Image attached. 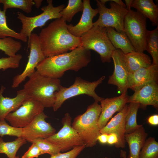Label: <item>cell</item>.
<instances>
[{"instance_id":"cell-1","label":"cell","mask_w":158,"mask_h":158,"mask_svg":"<svg viewBox=\"0 0 158 158\" xmlns=\"http://www.w3.org/2000/svg\"><path fill=\"white\" fill-rule=\"evenodd\" d=\"M67 25L66 21L61 18L42 30L38 36L45 57L64 53L81 47L80 37L71 34Z\"/></svg>"},{"instance_id":"cell-2","label":"cell","mask_w":158,"mask_h":158,"mask_svg":"<svg viewBox=\"0 0 158 158\" xmlns=\"http://www.w3.org/2000/svg\"><path fill=\"white\" fill-rule=\"evenodd\" d=\"M91 61L90 50L81 47L70 52L46 57L36 67V71L44 76L59 79L67 71H78Z\"/></svg>"},{"instance_id":"cell-3","label":"cell","mask_w":158,"mask_h":158,"mask_svg":"<svg viewBox=\"0 0 158 158\" xmlns=\"http://www.w3.org/2000/svg\"><path fill=\"white\" fill-rule=\"evenodd\" d=\"M28 77L23 89L44 108L52 107L55 101V93L62 86L60 80L44 76L36 71Z\"/></svg>"},{"instance_id":"cell-4","label":"cell","mask_w":158,"mask_h":158,"mask_svg":"<svg viewBox=\"0 0 158 158\" xmlns=\"http://www.w3.org/2000/svg\"><path fill=\"white\" fill-rule=\"evenodd\" d=\"M101 111L100 105L94 102L89 106L83 114L76 116L71 124L83 141L85 147L95 145L101 134L98 120Z\"/></svg>"},{"instance_id":"cell-5","label":"cell","mask_w":158,"mask_h":158,"mask_svg":"<svg viewBox=\"0 0 158 158\" xmlns=\"http://www.w3.org/2000/svg\"><path fill=\"white\" fill-rule=\"evenodd\" d=\"M81 47L99 54L103 63H110L112 55L116 49L107 35L106 28L93 26L80 37Z\"/></svg>"},{"instance_id":"cell-6","label":"cell","mask_w":158,"mask_h":158,"mask_svg":"<svg viewBox=\"0 0 158 158\" xmlns=\"http://www.w3.org/2000/svg\"><path fill=\"white\" fill-rule=\"evenodd\" d=\"M105 78L104 76H102L96 81L90 82L80 77H76L73 84L69 87L62 86L59 90L55 93V101L52 107L54 111L57 110L67 99L81 95H87L92 97L95 102H100L104 98L99 97L95 90Z\"/></svg>"},{"instance_id":"cell-7","label":"cell","mask_w":158,"mask_h":158,"mask_svg":"<svg viewBox=\"0 0 158 158\" xmlns=\"http://www.w3.org/2000/svg\"><path fill=\"white\" fill-rule=\"evenodd\" d=\"M124 21V31L136 51L146 50V18L137 11L129 9Z\"/></svg>"},{"instance_id":"cell-8","label":"cell","mask_w":158,"mask_h":158,"mask_svg":"<svg viewBox=\"0 0 158 158\" xmlns=\"http://www.w3.org/2000/svg\"><path fill=\"white\" fill-rule=\"evenodd\" d=\"M47 2L48 5L41 9L43 12L36 16L27 17L21 12H17L18 18L20 20L22 24L20 33L28 39V44L32 32L35 28L37 27L42 28L50 20L61 18L60 12L64 8L65 5L62 4L55 7L53 6V0H47Z\"/></svg>"},{"instance_id":"cell-9","label":"cell","mask_w":158,"mask_h":158,"mask_svg":"<svg viewBox=\"0 0 158 158\" xmlns=\"http://www.w3.org/2000/svg\"><path fill=\"white\" fill-rule=\"evenodd\" d=\"M96 1L99 16L93 23V26L102 28L111 27L119 32L124 31V21L128 10L111 0H107V1H110V8L106 7L100 0Z\"/></svg>"},{"instance_id":"cell-10","label":"cell","mask_w":158,"mask_h":158,"mask_svg":"<svg viewBox=\"0 0 158 158\" xmlns=\"http://www.w3.org/2000/svg\"><path fill=\"white\" fill-rule=\"evenodd\" d=\"M71 120L70 114L66 113L61 121L62 128L57 133L45 139L57 146L62 152L85 145L78 133L72 127Z\"/></svg>"},{"instance_id":"cell-11","label":"cell","mask_w":158,"mask_h":158,"mask_svg":"<svg viewBox=\"0 0 158 158\" xmlns=\"http://www.w3.org/2000/svg\"><path fill=\"white\" fill-rule=\"evenodd\" d=\"M44 108L38 101L30 97L16 110L9 114L5 119L13 126L23 128L43 111Z\"/></svg>"},{"instance_id":"cell-12","label":"cell","mask_w":158,"mask_h":158,"mask_svg":"<svg viewBox=\"0 0 158 158\" xmlns=\"http://www.w3.org/2000/svg\"><path fill=\"white\" fill-rule=\"evenodd\" d=\"M28 44L30 52L28 62L25 68L20 74L16 76L13 79L12 87L15 88L18 86L27 77H29L36 71L38 65L46 58L42 50L39 36L32 33Z\"/></svg>"},{"instance_id":"cell-13","label":"cell","mask_w":158,"mask_h":158,"mask_svg":"<svg viewBox=\"0 0 158 158\" xmlns=\"http://www.w3.org/2000/svg\"><path fill=\"white\" fill-rule=\"evenodd\" d=\"M48 117L43 111L37 115L30 123L23 128L21 137L31 143L35 139H46L54 135L56 130L46 121Z\"/></svg>"},{"instance_id":"cell-14","label":"cell","mask_w":158,"mask_h":158,"mask_svg":"<svg viewBox=\"0 0 158 158\" xmlns=\"http://www.w3.org/2000/svg\"><path fill=\"white\" fill-rule=\"evenodd\" d=\"M123 53L120 49H116L113 52V59L114 70L112 75L109 76L108 84L116 86L121 95L127 94L128 89V72L123 59Z\"/></svg>"},{"instance_id":"cell-15","label":"cell","mask_w":158,"mask_h":158,"mask_svg":"<svg viewBox=\"0 0 158 158\" xmlns=\"http://www.w3.org/2000/svg\"><path fill=\"white\" fill-rule=\"evenodd\" d=\"M128 97L127 94L121 95L118 97L104 98L100 102L101 111L98 120L100 130L106 126L114 114L123 109L128 102Z\"/></svg>"},{"instance_id":"cell-16","label":"cell","mask_w":158,"mask_h":158,"mask_svg":"<svg viewBox=\"0 0 158 158\" xmlns=\"http://www.w3.org/2000/svg\"><path fill=\"white\" fill-rule=\"evenodd\" d=\"M128 109L126 104L123 109L113 117L103 128L101 129V134H108L111 133L116 134L118 141L114 145L117 148H123L126 147L125 139V118Z\"/></svg>"},{"instance_id":"cell-17","label":"cell","mask_w":158,"mask_h":158,"mask_svg":"<svg viewBox=\"0 0 158 158\" xmlns=\"http://www.w3.org/2000/svg\"><path fill=\"white\" fill-rule=\"evenodd\" d=\"M158 66L152 65L147 68H142L128 74V89L135 91L145 85L153 82H158Z\"/></svg>"},{"instance_id":"cell-18","label":"cell","mask_w":158,"mask_h":158,"mask_svg":"<svg viewBox=\"0 0 158 158\" xmlns=\"http://www.w3.org/2000/svg\"><path fill=\"white\" fill-rule=\"evenodd\" d=\"M138 103L140 106L146 107L151 105L156 109L158 108V82H153L143 86L135 91L129 97L128 103Z\"/></svg>"},{"instance_id":"cell-19","label":"cell","mask_w":158,"mask_h":158,"mask_svg":"<svg viewBox=\"0 0 158 158\" xmlns=\"http://www.w3.org/2000/svg\"><path fill=\"white\" fill-rule=\"evenodd\" d=\"M83 9L81 18L76 25L72 24L67 25V28L69 32L73 36L80 37L84 34L90 29L93 26L92 19L98 13V9H94L90 4L89 0L83 1Z\"/></svg>"},{"instance_id":"cell-20","label":"cell","mask_w":158,"mask_h":158,"mask_svg":"<svg viewBox=\"0 0 158 158\" xmlns=\"http://www.w3.org/2000/svg\"><path fill=\"white\" fill-rule=\"evenodd\" d=\"M5 89L2 85L0 90V121L5 119L9 114L16 110L30 97L23 88L17 92L14 97H5L3 95Z\"/></svg>"},{"instance_id":"cell-21","label":"cell","mask_w":158,"mask_h":158,"mask_svg":"<svg viewBox=\"0 0 158 158\" xmlns=\"http://www.w3.org/2000/svg\"><path fill=\"white\" fill-rule=\"evenodd\" d=\"M147 136L142 125L134 132L125 134V140L128 144L129 150L127 158H139L140 152Z\"/></svg>"},{"instance_id":"cell-22","label":"cell","mask_w":158,"mask_h":158,"mask_svg":"<svg viewBox=\"0 0 158 158\" xmlns=\"http://www.w3.org/2000/svg\"><path fill=\"white\" fill-rule=\"evenodd\" d=\"M123 59L128 74L142 68L149 67L152 64L150 58L143 52L135 51L123 54Z\"/></svg>"},{"instance_id":"cell-23","label":"cell","mask_w":158,"mask_h":158,"mask_svg":"<svg viewBox=\"0 0 158 158\" xmlns=\"http://www.w3.org/2000/svg\"><path fill=\"white\" fill-rule=\"evenodd\" d=\"M106 28L108 37L116 49L120 50L124 54L136 51L124 31L119 32L113 28Z\"/></svg>"},{"instance_id":"cell-24","label":"cell","mask_w":158,"mask_h":158,"mask_svg":"<svg viewBox=\"0 0 158 158\" xmlns=\"http://www.w3.org/2000/svg\"><path fill=\"white\" fill-rule=\"evenodd\" d=\"M130 7L148 18L153 25L158 26V7L153 0H132Z\"/></svg>"},{"instance_id":"cell-25","label":"cell","mask_w":158,"mask_h":158,"mask_svg":"<svg viewBox=\"0 0 158 158\" xmlns=\"http://www.w3.org/2000/svg\"><path fill=\"white\" fill-rule=\"evenodd\" d=\"M146 50L152 58V65L158 66V26L148 30L146 39Z\"/></svg>"},{"instance_id":"cell-26","label":"cell","mask_w":158,"mask_h":158,"mask_svg":"<svg viewBox=\"0 0 158 158\" xmlns=\"http://www.w3.org/2000/svg\"><path fill=\"white\" fill-rule=\"evenodd\" d=\"M27 142L22 137H20L13 141L6 142L0 137V154H5L8 158H15L19 149Z\"/></svg>"},{"instance_id":"cell-27","label":"cell","mask_w":158,"mask_h":158,"mask_svg":"<svg viewBox=\"0 0 158 158\" xmlns=\"http://www.w3.org/2000/svg\"><path fill=\"white\" fill-rule=\"evenodd\" d=\"M140 104L138 103H130L125 118V134L131 133L140 127L142 125H138L137 122V116Z\"/></svg>"},{"instance_id":"cell-28","label":"cell","mask_w":158,"mask_h":158,"mask_svg":"<svg viewBox=\"0 0 158 158\" xmlns=\"http://www.w3.org/2000/svg\"><path fill=\"white\" fill-rule=\"evenodd\" d=\"M6 11H1L0 8V39L6 37L14 38L24 42L28 41V39L10 29L8 26L6 22Z\"/></svg>"},{"instance_id":"cell-29","label":"cell","mask_w":158,"mask_h":158,"mask_svg":"<svg viewBox=\"0 0 158 158\" xmlns=\"http://www.w3.org/2000/svg\"><path fill=\"white\" fill-rule=\"evenodd\" d=\"M83 1L81 0H69L68 5L60 12L61 18L66 21L71 22L75 15L79 12H83Z\"/></svg>"},{"instance_id":"cell-30","label":"cell","mask_w":158,"mask_h":158,"mask_svg":"<svg viewBox=\"0 0 158 158\" xmlns=\"http://www.w3.org/2000/svg\"><path fill=\"white\" fill-rule=\"evenodd\" d=\"M0 4L3 5V10L8 8H17L29 13L32 11L35 3L32 0H0Z\"/></svg>"},{"instance_id":"cell-31","label":"cell","mask_w":158,"mask_h":158,"mask_svg":"<svg viewBox=\"0 0 158 158\" xmlns=\"http://www.w3.org/2000/svg\"><path fill=\"white\" fill-rule=\"evenodd\" d=\"M139 158H158V142L155 138L150 137L146 139Z\"/></svg>"},{"instance_id":"cell-32","label":"cell","mask_w":158,"mask_h":158,"mask_svg":"<svg viewBox=\"0 0 158 158\" xmlns=\"http://www.w3.org/2000/svg\"><path fill=\"white\" fill-rule=\"evenodd\" d=\"M21 43L13 38L6 37L0 39V50L10 57L15 56L21 48Z\"/></svg>"},{"instance_id":"cell-33","label":"cell","mask_w":158,"mask_h":158,"mask_svg":"<svg viewBox=\"0 0 158 158\" xmlns=\"http://www.w3.org/2000/svg\"><path fill=\"white\" fill-rule=\"evenodd\" d=\"M31 143H34L37 145L40 150L42 155L47 153L51 156L61 152L59 147L48 142L45 139L37 138L34 139Z\"/></svg>"},{"instance_id":"cell-34","label":"cell","mask_w":158,"mask_h":158,"mask_svg":"<svg viewBox=\"0 0 158 158\" xmlns=\"http://www.w3.org/2000/svg\"><path fill=\"white\" fill-rule=\"evenodd\" d=\"M23 128H16L10 125L5 119L0 121V137L5 135L22 137Z\"/></svg>"},{"instance_id":"cell-35","label":"cell","mask_w":158,"mask_h":158,"mask_svg":"<svg viewBox=\"0 0 158 158\" xmlns=\"http://www.w3.org/2000/svg\"><path fill=\"white\" fill-rule=\"evenodd\" d=\"M22 58L20 54H16L13 57H2L0 58V70H5L8 68H16L19 66Z\"/></svg>"},{"instance_id":"cell-36","label":"cell","mask_w":158,"mask_h":158,"mask_svg":"<svg viewBox=\"0 0 158 158\" xmlns=\"http://www.w3.org/2000/svg\"><path fill=\"white\" fill-rule=\"evenodd\" d=\"M85 147V145L76 146L68 152L51 156L49 158H76Z\"/></svg>"},{"instance_id":"cell-37","label":"cell","mask_w":158,"mask_h":158,"mask_svg":"<svg viewBox=\"0 0 158 158\" xmlns=\"http://www.w3.org/2000/svg\"><path fill=\"white\" fill-rule=\"evenodd\" d=\"M29 148L28 150L22 156L21 158H38L42 155L40 150L37 145L34 143Z\"/></svg>"},{"instance_id":"cell-38","label":"cell","mask_w":158,"mask_h":158,"mask_svg":"<svg viewBox=\"0 0 158 158\" xmlns=\"http://www.w3.org/2000/svg\"><path fill=\"white\" fill-rule=\"evenodd\" d=\"M118 141V138L117 135L114 133L108 134L107 143L110 145H115Z\"/></svg>"},{"instance_id":"cell-39","label":"cell","mask_w":158,"mask_h":158,"mask_svg":"<svg viewBox=\"0 0 158 158\" xmlns=\"http://www.w3.org/2000/svg\"><path fill=\"white\" fill-rule=\"evenodd\" d=\"M148 123L151 125L156 126L158 125V115L154 114L150 116L147 119Z\"/></svg>"},{"instance_id":"cell-40","label":"cell","mask_w":158,"mask_h":158,"mask_svg":"<svg viewBox=\"0 0 158 158\" xmlns=\"http://www.w3.org/2000/svg\"><path fill=\"white\" fill-rule=\"evenodd\" d=\"M108 134L106 133L100 134L97 138L98 140L100 143L104 144L107 143Z\"/></svg>"},{"instance_id":"cell-41","label":"cell","mask_w":158,"mask_h":158,"mask_svg":"<svg viewBox=\"0 0 158 158\" xmlns=\"http://www.w3.org/2000/svg\"><path fill=\"white\" fill-rule=\"evenodd\" d=\"M33 1L35 3V6L37 8H39L42 2V0H34Z\"/></svg>"},{"instance_id":"cell-42","label":"cell","mask_w":158,"mask_h":158,"mask_svg":"<svg viewBox=\"0 0 158 158\" xmlns=\"http://www.w3.org/2000/svg\"><path fill=\"white\" fill-rule=\"evenodd\" d=\"M125 5L126 6V8L128 10L131 9L130 5L132 1V0H125Z\"/></svg>"},{"instance_id":"cell-43","label":"cell","mask_w":158,"mask_h":158,"mask_svg":"<svg viewBox=\"0 0 158 158\" xmlns=\"http://www.w3.org/2000/svg\"><path fill=\"white\" fill-rule=\"evenodd\" d=\"M120 157L123 158H127L126 152L125 151L121 150L120 152Z\"/></svg>"},{"instance_id":"cell-44","label":"cell","mask_w":158,"mask_h":158,"mask_svg":"<svg viewBox=\"0 0 158 158\" xmlns=\"http://www.w3.org/2000/svg\"><path fill=\"white\" fill-rule=\"evenodd\" d=\"M15 158H19V156L18 155L17 156H16V157Z\"/></svg>"},{"instance_id":"cell-45","label":"cell","mask_w":158,"mask_h":158,"mask_svg":"<svg viewBox=\"0 0 158 158\" xmlns=\"http://www.w3.org/2000/svg\"><path fill=\"white\" fill-rule=\"evenodd\" d=\"M105 158H108V157H105Z\"/></svg>"}]
</instances>
